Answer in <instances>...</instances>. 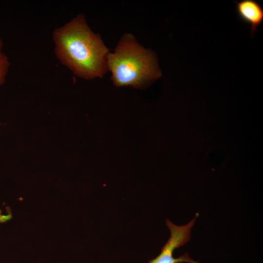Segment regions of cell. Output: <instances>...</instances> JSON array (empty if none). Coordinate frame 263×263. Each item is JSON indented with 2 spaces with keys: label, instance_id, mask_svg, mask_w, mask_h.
I'll use <instances>...</instances> for the list:
<instances>
[{
  "label": "cell",
  "instance_id": "obj_4",
  "mask_svg": "<svg viewBox=\"0 0 263 263\" xmlns=\"http://www.w3.org/2000/svg\"><path fill=\"white\" fill-rule=\"evenodd\" d=\"M236 12L240 19L250 27V35L252 38L263 22V8L254 0L235 1Z\"/></svg>",
  "mask_w": 263,
  "mask_h": 263
},
{
  "label": "cell",
  "instance_id": "obj_5",
  "mask_svg": "<svg viewBox=\"0 0 263 263\" xmlns=\"http://www.w3.org/2000/svg\"><path fill=\"white\" fill-rule=\"evenodd\" d=\"M9 66L10 62L8 57L2 52L0 53V86L5 80Z\"/></svg>",
  "mask_w": 263,
  "mask_h": 263
},
{
  "label": "cell",
  "instance_id": "obj_1",
  "mask_svg": "<svg viewBox=\"0 0 263 263\" xmlns=\"http://www.w3.org/2000/svg\"><path fill=\"white\" fill-rule=\"evenodd\" d=\"M53 39L56 57L77 76L91 79L106 73L109 49L91 30L83 15L56 29Z\"/></svg>",
  "mask_w": 263,
  "mask_h": 263
},
{
  "label": "cell",
  "instance_id": "obj_6",
  "mask_svg": "<svg viewBox=\"0 0 263 263\" xmlns=\"http://www.w3.org/2000/svg\"><path fill=\"white\" fill-rule=\"evenodd\" d=\"M3 43L2 40L0 37V53L2 52V50L3 48Z\"/></svg>",
  "mask_w": 263,
  "mask_h": 263
},
{
  "label": "cell",
  "instance_id": "obj_3",
  "mask_svg": "<svg viewBox=\"0 0 263 263\" xmlns=\"http://www.w3.org/2000/svg\"><path fill=\"white\" fill-rule=\"evenodd\" d=\"M197 215L190 222L184 225H177L167 219L166 224L170 230V237L162 248L160 254L149 261V263H199L191 259L188 253L177 258L173 256V251L176 248L184 245L189 241L191 229Z\"/></svg>",
  "mask_w": 263,
  "mask_h": 263
},
{
  "label": "cell",
  "instance_id": "obj_2",
  "mask_svg": "<svg viewBox=\"0 0 263 263\" xmlns=\"http://www.w3.org/2000/svg\"><path fill=\"white\" fill-rule=\"evenodd\" d=\"M107 66L116 86L143 89L162 75L155 54L139 44L131 34H125L114 52L109 53Z\"/></svg>",
  "mask_w": 263,
  "mask_h": 263
}]
</instances>
